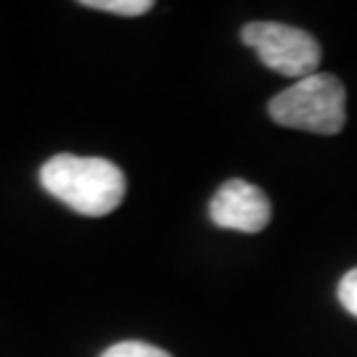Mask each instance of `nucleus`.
<instances>
[{"label": "nucleus", "instance_id": "1", "mask_svg": "<svg viewBox=\"0 0 357 357\" xmlns=\"http://www.w3.org/2000/svg\"><path fill=\"white\" fill-rule=\"evenodd\" d=\"M40 185L61 204L85 217L112 215L125 202V172L109 159L59 153L40 169Z\"/></svg>", "mask_w": 357, "mask_h": 357}, {"label": "nucleus", "instance_id": "2", "mask_svg": "<svg viewBox=\"0 0 357 357\" xmlns=\"http://www.w3.org/2000/svg\"><path fill=\"white\" fill-rule=\"evenodd\" d=\"M275 125L315 135H336L347 125V90L333 75H310L270 101Z\"/></svg>", "mask_w": 357, "mask_h": 357}, {"label": "nucleus", "instance_id": "3", "mask_svg": "<svg viewBox=\"0 0 357 357\" xmlns=\"http://www.w3.org/2000/svg\"><path fill=\"white\" fill-rule=\"evenodd\" d=\"M241 40L275 75L294 77L296 82L310 75H318L323 59L320 43L305 29L278 22H252L241 29Z\"/></svg>", "mask_w": 357, "mask_h": 357}, {"label": "nucleus", "instance_id": "4", "mask_svg": "<svg viewBox=\"0 0 357 357\" xmlns=\"http://www.w3.org/2000/svg\"><path fill=\"white\" fill-rule=\"evenodd\" d=\"M209 217L217 228L259 233L268 228L273 206L268 193L241 178L225 180L209 202Z\"/></svg>", "mask_w": 357, "mask_h": 357}, {"label": "nucleus", "instance_id": "5", "mask_svg": "<svg viewBox=\"0 0 357 357\" xmlns=\"http://www.w3.org/2000/svg\"><path fill=\"white\" fill-rule=\"evenodd\" d=\"M85 8H96V11L116 13V16H141V13L151 11V0H85Z\"/></svg>", "mask_w": 357, "mask_h": 357}, {"label": "nucleus", "instance_id": "6", "mask_svg": "<svg viewBox=\"0 0 357 357\" xmlns=\"http://www.w3.org/2000/svg\"><path fill=\"white\" fill-rule=\"evenodd\" d=\"M101 357H169L165 349L146 342H119V344L103 349Z\"/></svg>", "mask_w": 357, "mask_h": 357}, {"label": "nucleus", "instance_id": "7", "mask_svg": "<svg viewBox=\"0 0 357 357\" xmlns=\"http://www.w3.org/2000/svg\"><path fill=\"white\" fill-rule=\"evenodd\" d=\"M339 302L344 307L349 315H355L357 318V268L349 270L344 278L339 281Z\"/></svg>", "mask_w": 357, "mask_h": 357}]
</instances>
